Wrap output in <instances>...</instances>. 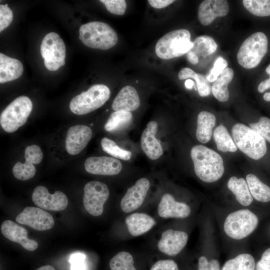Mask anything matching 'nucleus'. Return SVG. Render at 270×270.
I'll return each instance as SVG.
<instances>
[{"mask_svg":"<svg viewBox=\"0 0 270 270\" xmlns=\"http://www.w3.org/2000/svg\"><path fill=\"white\" fill-rule=\"evenodd\" d=\"M234 75L233 70L226 67L214 82L212 91L214 96L219 101L224 102L228 100L230 94L228 86L232 80Z\"/></svg>","mask_w":270,"mask_h":270,"instance_id":"nucleus-26","label":"nucleus"},{"mask_svg":"<svg viewBox=\"0 0 270 270\" xmlns=\"http://www.w3.org/2000/svg\"><path fill=\"white\" fill-rule=\"evenodd\" d=\"M86 170L93 174L114 176L120 172L122 168L120 162L108 156H91L84 162Z\"/></svg>","mask_w":270,"mask_h":270,"instance_id":"nucleus-16","label":"nucleus"},{"mask_svg":"<svg viewBox=\"0 0 270 270\" xmlns=\"http://www.w3.org/2000/svg\"><path fill=\"white\" fill-rule=\"evenodd\" d=\"M100 2L112 14L122 16L126 12V3L124 0H100Z\"/></svg>","mask_w":270,"mask_h":270,"instance_id":"nucleus-38","label":"nucleus"},{"mask_svg":"<svg viewBox=\"0 0 270 270\" xmlns=\"http://www.w3.org/2000/svg\"><path fill=\"white\" fill-rule=\"evenodd\" d=\"M92 135L91 128L84 125L72 126L68 130L66 138V148L71 155L80 152L86 146Z\"/></svg>","mask_w":270,"mask_h":270,"instance_id":"nucleus-15","label":"nucleus"},{"mask_svg":"<svg viewBox=\"0 0 270 270\" xmlns=\"http://www.w3.org/2000/svg\"><path fill=\"white\" fill-rule=\"evenodd\" d=\"M228 62L223 58L219 56L216 60L214 67L206 77L209 82H214L228 66Z\"/></svg>","mask_w":270,"mask_h":270,"instance_id":"nucleus-39","label":"nucleus"},{"mask_svg":"<svg viewBox=\"0 0 270 270\" xmlns=\"http://www.w3.org/2000/svg\"><path fill=\"white\" fill-rule=\"evenodd\" d=\"M65 44L56 33L51 32L45 36L40 45V53L46 68L50 71L58 70L65 64Z\"/></svg>","mask_w":270,"mask_h":270,"instance_id":"nucleus-9","label":"nucleus"},{"mask_svg":"<svg viewBox=\"0 0 270 270\" xmlns=\"http://www.w3.org/2000/svg\"><path fill=\"white\" fill-rule=\"evenodd\" d=\"M213 136L218 150L222 152L236 151L237 147L224 126H217L214 132Z\"/></svg>","mask_w":270,"mask_h":270,"instance_id":"nucleus-32","label":"nucleus"},{"mask_svg":"<svg viewBox=\"0 0 270 270\" xmlns=\"http://www.w3.org/2000/svg\"><path fill=\"white\" fill-rule=\"evenodd\" d=\"M100 144L102 150L114 158L124 160H128L131 158L130 152L120 148L112 140L104 138L101 140Z\"/></svg>","mask_w":270,"mask_h":270,"instance_id":"nucleus-35","label":"nucleus"},{"mask_svg":"<svg viewBox=\"0 0 270 270\" xmlns=\"http://www.w3.org/2000/svg\"><path fill=\"white\" fill-rule=\"evenodd\" d=\"M186 88L192 89L194 85V82L191 79H187L184 82Z\"/></svg>","mask_w":270,"mask_h":270,"instance_id":"nucleus-48","label":"nucleus"},{"mask_svg":"<svg viewBox=\"0 0 270 270\" xmlns=\"http://www.w3.org/2000/svg\"><path fill=\"white\" fill-rule=\"evenodd\" d=\"M36 270H55V268L52 266L46 265L38 268Z\"/></svg>","mask_w":270,"mask_h":270,"instance_id":"nucleus-49","label":"nucleus"},{"mask_svg":"<svg viewBox=\"0 0 270 270\" xmlns=\"http://www.w3.org/2000/svg\"><path fill=\"white\" fill-rule=\"evenodd\" d=\"M32 109V104L25 96L18 97L2 112L0 124L3 130L8 133L16 131L26 122Z\"/></svg>","mask_w":270,"mask_h":270,"instance_id":"nucleus-7","label":"nucleus"},{"mask_svg":"<svg viewBox=\"0 0 270 270\" xmlns=\"http://www.w3.org/2000/svg\"><path fill=\"white\" fill-rule=\"evenodd\" d=\"M0 230L5 238L19 244L28 250L34 251L38 248L36 240L28 238L27 230L12 220L4 221L1 224Z\"/></svg>","mask_w":270,"mask_h":270,"instance_id":"nucleus-17","label":"nucleus"},{"mask_svg":"<svg viewBox=\"0 0 270 270\" xmlns=\"http://www.w3.org/2000/svg\"><path fill=\"white\" fill-rule=\"evenodd\" d=\"M149 4L156 8H162L168 6L174 2V0H148Z\"/></svg>","mask_w":270,"mask_h":270,"instance_id":"nucleus-45","label":"nucleus"},{"mask_svg":"<svg viewBox=\"0 0 270 270\" xmlns=\"http://www.w3.org/2000/svg\"><path fill=\"white\" fill-rule=\"evenodd\" d=\"M246 181L253 198L263 202L270 200V188L261 182L256 176L248 174Z\"/></svg>","mask_w":270,"mask_h":270,"instance_id":"nucleus-28","label":"nucleus"},{"mask_svg":"<svg viewBox=\"0 0 270 270\" xmlns=\"http://www.w3.org/2000/svg\"><path fill=\"white\" fill-rule=\"evenodd\" d=\"M110 91L106 86L94 84L72 99L70 102V110L78 115L88 114L103 106L110 98Z\"/></svg>","mask_w":270,"mask_h":270,"instance_id":"nucleus-5","label":"nucleus"},{"mask_svg":"<svg viewBox=\"0 0 270 270\" xmlns=\"http://www.w3.org/2000/svg\"><path fill=\"white\" fill-rule=\"evenodd\" d=\"M266 72L270 76V64L268 65V66L266 68Z\"/></svg>","mask_w":270,"mask_h":270,"instance_id":"nucleus-51","label":"nucleus"},{"mask_svg":"<svg viewBox=\"0 0 270 270\" xmlns=\"http://www.w3.org/2000/svg\"><path fill=\"white\" fill-rule=\"evenodd\" d=\"M255 270H270V248L266 250L257 262Z\"/></svg>","mask_w":270,"mask_h":270,"instance_id":"nucleus-44","label":"nucleus"},{"mask_svg":"<svg viewBox=\"0 0 270 270\" xmlns=\"http://www.w3.org/2000/svg\"><path fill=\"white\" fill-rule=\"evenodd\" d=\"M150 270H178L176 263L172 260H160L156 262Z\"/></svg>","mask_w":270,"mask_h":270,"instance_id":"nucleus-43","label":"nucleus"},{"mask_svg":"<svg viewBox=\"0 0 270 270\" xmlns=\"http://www.w3.org/2000/svg\"><path fill=\"white\" fill-rule=\"evenodd\" d=\"M242 4L244 7L254 16H270V0H244Z\"/></svg>","mask_w":270,"mask_h":270,"instance_id":"nucleus-36","label":"nucleus"},{"mask_svg":"<svg viewBox=\"0 0 270 270\" xmlns=\"http://www.w3.org/2000/svg\"><path fill=\"white\" fill-rule=\"evenodd\" d=\"M32 200L40 208L52 211L63 210L68 204L67 196L64 192L56 191L50 194L48 188L42 186H38L34 189Z\"/></svg>","mask_w":270,"mask_h":270,"instance_id":"nucleus-12","label":"nucleus"},{"mask_svg":"<svg viewBox=\"0 0 270 270\" xmlns=\"http://www.w3.org/2000/svg\"><path fill=\"white\" fill-rule=\"evenodd\" d=\"M190 212L188 204L176 201L170 194L162 196L158 206V214L164 218H186L190 214Z\"/></svg>","mask_w":270,"mask_h":270,"instance_id":"nucleus-21","label":"nucleus"},{"mask_svg":"<svg viewBox=\"0 0 270 270\" xmlns=\"http://www.w3.org/2000/svg\"><path fill=\"white\" fill-rule=\"evenodd\" d=\"M263 98L266 102H270V92H266L264 94Z\"/></svg>","mask_w":270,"mask_h":270,"instance_id":"nucleus-50","label":"nucleus"},{"mask_svg":"<svg viewBox=\"0 0 270 270\" xmlns=\"http://www.w3.org/2000/svg\"><path fill=\"white\" fill-rule=\"evenodd\" d=\"M270 88V78H268L261 82L258 86V90L260 92H264Z\"/></svg>","mask_w":270,"mask_h":270,"instance_id":"nucleus-46","label":"nucleus"},{"mask_svg":"<svg viewBox=\"0 0 270 270\" xmlns=\"http://www.w3.org/2000/svg\"><path fill=\"white\" fill-rule=\"evenodd\" d=\"M132 121V114L130 112L124 110L114 111L104 124L107 132H116L126 128Z\"/></svg>","mask_w":270,"mask_h":270,"instance_id":"nucleus-29","label":"nucleus"},{"mask_svg":"<svg viewBox=\"0 0 270 270\" xmlns=\"http://www.w3.org/2000/svg\"><path fill=\"white\" fill-rule=\"evenodd\" d=\"M140 103V97L136 88L131 86H126L118 92L112 106L115 111L131 112L138 109Z\"/></svg>","mask_w":270,"mask_h":270,"instance_id":"nucleus-22","label":"nucleus"},{"mask_svg":"<svg viewBox=\"0 0 270 270\" xmlns=\"http://www.w3.org/2000/svg\"><path fill=\"white\" fill-rule=\"evenodd\" d=\"M79 39L90 48L106 50L116 44L118 36L116 31L108 24L92 22L80 26Z\"/></svg>","mask_w":270,"mask_h":270,"instance_id":"nucleus-2","label":"nucleus"},{"mask_svg":"<svg viewBox=\"0 0 270 270\" xmlns=\"http://www.w3.org/2000/svg\"><path fill=\"white\" fill-rule=\"evenodd\" d=\"M258 218L247 209L234 212L227 216L224 228L226 234L235 240H241L250 235L256 228Z\"/></svg>","mask_w":270,"mask_h":270,"instance_id":"nucleus-8","label":"nucleus"},{"mask_svg":"<svg viewBox=\"0 0 270 270\" xmlns=\"http://www.w3.org/2000/svg\"><path fill=\"white\" fill-rule=\"evenodd\" d=\"M229 12V5L226 0H206L200 4L198 19L204 26H208L216 17L224 16Z\"/></svg>","mask_w":270,"mask_h":270,"instance_id":"nucleus-19","label":"nucleus"},{"mask_svg":"<svg viewBox=\"0 0 270 270\" xmlns=\"http://www.w3.org/2000/svg\"><path fill=\"white\" fill-rule=\"evenodd\" d=\"M188 240V236L186 232L169 229L162 234L158 246L161 252L174 256L178 254L184 248Z\"/></svg>","mask_w":270,"mask_h":270,"instance_id":"nucleus-18","label":"nucleus"},{"mask_svg":"<svg viewBox=\"0 0 270 270\" xmlns=\"http://www.w3.org/2000/svg\"><path fill=\"white\" fill-rule=\"evenodd\" d=\"M23 71V65L19 60L0 53V83L18 78Z\"/></svg>","mask_w":270,"mask_h":270,"instance_id":"nucleus-23","label":"nucleus"},{"mask_svg":"<svg viewBox=\"0 0 270 270\" xmlns=\"http://www.w3.org/2000/svg\"><path fill=\"white\" fill-rule=\"evenodd\" d=\"M255 267L253 256L248 254H242L228 260L222 270H254Z\"/></svg>","mask_w":270,"mask_h":270,"instance_id":"nucleus-33","label":"nucleus"},{"mask_svg":"<svg viewBox=\"0 0 270 270\" xmlns=\"http://www.w3.org/2000/svg\"><path fill=\"white\" fill-rule=\"evenodd\" d=\"M13 13L8 4L0 5V32H2L11 24Z\"/></svg>","mask_w":270,"mask_h":270,"instance_id":"nucleus-40","label":"nucleus"},{"mask_svg":"<svg viewBox=\"0 0 270 270\" xmlns=\"http://www.w3.org/2000/svg\"><path fill=\"white\" fill-rule=\"evenodd\" d=\"M110 195L108 186L104 182L91 181L84 187L83 203L86 210L95 216H100L104 210V205Z\"/></svg>","mask_w":270,"mask_h":270,"instance_id":"nucleus-10","label":"nucleus"},{"mask_svg":"<svg viewBox=\"0 0 270 270\" xmlns=\"http://www.w3.org/2000/svg\"><path fill=\"white\" fill-rule=\"evenodd\" d=\"M228 189L235 195L238 202L244 206L250 205L253 201L246 182L243 178L231 177L228 182Z\"/></svg>","mask_w":270,"mask_h":270,"instance_id":"nucleus-27","label":"nucleus"},{"mask_svg":"<svg viewBox=\"0 0 270 270\" xmlns=\"http://www.w3.org/2000/svg\"><path fill=\"white\" fill-rule=\"evenodd\" d=\"M216 48V43L212 38L202 35L194 40L190 50L194 53L198 58L202 56L205 58L214 52Z\"/></svg>","mask_w":270,"mask_h":270,"instance_id":"nucleus-31","label":"nucleus"},{"mask_svg":"<svg viewBox=\"0 0 270 270\" xmlns=\"http://www.w3.org/2000/svg\"><path fill=\"white\" fill-rule=\"evenodd\" d=\"M42 157L39 146L35 144L28 146L24 150L25 162H17L12 168L14 176L21 180H28L34 177L36 172L34 164H40Z\"/></svg>","mask_w":270,"mask_h":270,"instance_id":"nucleus-13","label":"nucleus"},{"mask_svg":"<svg viewBox=\"0 0 270 270\" xmlns=\"http://www.w3.org/2000/svg\"><path fill=\"white\" fill-rule=\"evenodd\" d=\"M268 40L262 32H256L246 38L238 52V64L247 69L258 66L267 52Z\"/></svg>","mask_w":270,"mask_h":270,"instance_id":"nucleus-6","label":"nucleus"},{"mask_svg":"<svg viewBox=\"0 0 270 270\" xmlns=\"http://www.w3.org/2000/svg\"><path fill=\"white\" fill-rule=\"evenodd\" d=\"M249 126L252 130L270 142V119L269 118L262 116L258 122L250 123Z\"/></svg>","mask_w":270,"mask_h":270,"instance_id":"nucleus-37","label":"nucleus"},{"mask_svg":"<svg viewBox=\"0 0 270 270\" xmlns=\"http://www.w3.org/2000/svg\"><path fill=\"white\" fill-rule=\"evenodd\" d=\"M158 128V123L154 120L150 121L141 136L142 148L146 155L152 160L159 158L163 154L162 146L156 138Z\"/></svg>","mask_w":270,"mask_h":270,"instance_id":"nucleus-20","label":"nucleus"},{"mask_svg":"<svg viewBox=\"0 0 270 270\" xmlns=\"http://www.w3.org/2000/svg\"><path fill=\"white\" fill-rule=\"evenodd\" d=\"M178 77L180 80L188 78L194 79L196 81L198 92L201 96H206L210 94V82L205 76L196 74L189 68H184L179 72Z\"/></svg>","mask_w":270,"mask_h":270,"instance_id":"nucleus-30","label":"nucleus"},{"mask_svg":"<svg viewBox=\"0 0 270 270\" xmlns=\"http://www.w3.org/2000/svg\"><path fill=\"white\" fill-rule=\"evenodd\" d=\"M187 59L192 64H196L198 62V58L190 50L187 53Z\"/></svg>","mask_w":270,"mask_h":270,"instance_id":"nucleus-47","label":"nucleus"},{"mask_svg":"<svg viewBox=\"0 0 270 270\" xmlns=\"http://www.w3.org/2000/svg\"><path fill=\"white\" fill-rule=\"evenodd\" d=\"M134 263L133 258L129 252H120L110 260V266L111 270H136Z\"/></svg>","mask_w":270,"mask_h":270,"instance_id":"nucleus-34","label":"nucleus"},{"mask_svg":"<svg viewBox=\"0 0 270 270\" xmlns=\"http://www.w3.org/2000/svg\"><path fill=\"white\" fill-rule=\"evenodd\" d=\"M196 175L203 182L219 180L224 172L222 158L214 150L202 145L194 146L190 150Z\"/></svg>","mask_w":270,"mask_h":270,"instance_id":"nucleus-1","label":"nucleus"},{"mask_svg":"<svg viewBox=\"0 0 270 270\" xmlns=\"http://www.w3.org/2000/svg\"><path fill=\"white\" fill-rule=\"evenodd\" d=\"M17 222L28 226L38 230L52 228L54 224L52 216L42 208L26 207L16 218Z\"/></svg>","mask_w":270,"mask_h":270,"instance_id":"nucleus-11","label":"nucleus"},{"mask_svg":"<svg viewBox=\"0 0 270 270\" xmlns=\"http://www.w3.org/2000/svg\"><path fill=\"white\" fill-rule=\"evenodd\" d=\"M125 221L129 232L133 236L146 232L156 224L152 217L142 212L132 214L126 218Z\"/></svg>","mask_w":270,"mask_h":270,"instance_id":"nucleus-24","label":"nucleus"},{"mask_svg":"<svg viewBox=\"0 0 270 270\" xmlns=\"http://www.w3.org/2000/svg\"><path fill=\"white\" fill-rule=\"evenodd\" d=\"M232 134L236 147L250 158L258 160L266 154L265 140L250 128L236 124L232 128Z\"/></svg>","mask_w":270,"mask_h":270,"instance_id":"nucleus-4","label":"nucleus"},{"mask_svg":"<svg viewBox=\"0 0 270 270\" xmlns=\"http://www.w3.org/2000/svg\"><path fill=\"white\" fill-rule=\"evenodd\" d=\"M192 47L190 32L186 29H178L160 38L156 45L155 52L160 58L168 60L188 53Z\"/></svg>","mask_w":270,"mask_h":270,"instance_id":"nucleus-3","label":"nucleus"},{"mask_svg":"<svg viewBox=\"0 0 270 270\" xmlns=\"http://www.w3.org/2000/svg\"><path fill=\"white\" fill-rule=\"evenodd\" d=\"M214 115L206 111L200 112L198 116L196 136L202 143L206 144L210 140L212 128L216 124Z\"/></svg>","mask_w":270,"mask_h":270,"instance_id":"nucleus-25","label":"nucleus"},{"mask_svg":"<svg viewBox=\"0 0 270 270\" xmlns=\"http://www.w3.org/2000/svg\"><path fill=\"white\" fill-rule=\"evenodd\" d=\"M150 186L149 180L142 178L128 188L120 202L122 212L128 213L138 209L143 203Z\"/></svg>","mask_w":270,"mask_h":270,"instance_id":"nucleus-14","label":"nucleus"},{"mask_svg":"<svg viewBox=\"0 0 270 270\" xmlns=\"http://www.w3.org/2000/svg\"><path fill=\"white\" fill-rule=\"evenodd\" d=\"M198 270H220V264L216 260L208 261L205 256H202L198 259Z\"/></svg>","mask_w":270,"mask_h":270,"instance_id":"nucleus-42","label":"nucleus"},{"mask_svg":"<svg viewBox=\"0 0 270 270\" xmlns=\"http://www.w3.org/2000/svg\"><path fill=\"white\" fill-rule=\"evenodd\" d=\"M86 258L84 254L80 252L72 254L69 260L70 270H86Z\"/></svg>","mask_w":270,"mask_h":270,"instance_id":"nucleus-41","label":"nucleus"}]
</instances>
